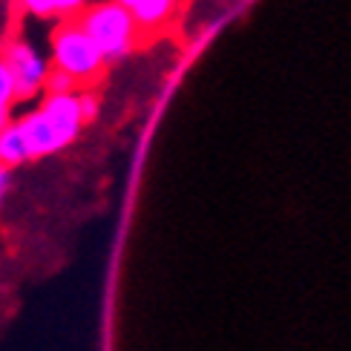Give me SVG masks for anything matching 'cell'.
Returning a JSON list of instances; mask_svg holds the SVG:
<instances>
[{"label": "cell", "instance_id": "cell-3", "mask_svg": "<svg viewBox=\"0 0 351 351\" xmlns=\"http://www.w3.org/2000/svg\"><path fill=\"white\" fill-rule=\"evenodd\" d=\"M3 61L14 78V95L18 98H32L43 90L49 75V64L43 61V55L29 47L23 40H12L3 49Z\"/></svg>", "mask_w": 351, "mask_h": 351}, {"label": "cell", "instance_id": "cell-5", "mask_svg": "<svg viewBox=\"0 0 351 351\" xmlns=\"http://www.w3.org/2000/svg\"><path fill=\"white\" fill-rule=\"evenodd\" d=\"M119 3L133 14V21L138 26H156L162 23L170 9H173V0H119Z\"/></svg>", "mask_w": 351, "mask_h": 351}, {"label": "cell", "instance_id": "cell-2", "mask_svg": "<svg viewBox=\"0 0 351 351\" xmlns=\"http://www.w3.org/2000/svg\"><path fill=\"white\" fill-rule=\"evenodd\" d=\"M52 61L55 69H61L75 84L95 78L101 66H104V58H101L95 43L86 38V32L78 23L58 26V32L52 35Z\"/></svg>", "mask_w": 351, "mask_h": 351}, {"label": "cell", "instance_id": "cell-7", "mask_svg": "<svg viewBox=\"0 0 351 351\" xmlns=\"http://www.w3.org/2000/svg\"><path fill=\"white\" fill-rule=\"evenodd\" d=\"M14 98H18L14 95V78L3 61V55H0V110H9Z\"/></svg>", "mask_w": 351, "mask_h": 351}, {"label": "cell", "instance_id": "cell-6", "mask_svg": "<svg viewBox=\"0 0 351 351\" xmlns=\"http://www.w3.org/2000/svg\"><path fill=\"white\" fill-rule=\"evenodd\" d=\"M21 9L38 18H52V14H72L84 6V0H18Z\"/></svg>", "mask_w": 351, "mask_h": 351}, {"label": "cell", "instance_id": "cell-8", "mask_svg": "<svg viewBox=\"0 0 351 351\" xmlns=\"http://www.w3.org/2000/svg\"><path fill=\"white\" fill-rule=\"evenodd\" d=\"M43 90H47L49 95H58V93H72V90H75V81H72L69 75H64L61 69H49V75H47V84H43Z\"/></svg>", "mask_w": 351, "mask_h": 351}, {"label": "cell", "instance_id": "cell-11", "mask_svg": "<svg viewBox=\"0 0 351 351\" xmlns=\"http://www.w3.org/2000/svg\"><path fill=\"white\" fill-rule=\"evenodd\" d=\"M9 124V110H0V130Z\"/></svg>", "mask_w": 351, "mask_h": 351}, {"label": "cell", "instance_id": "cell-4", "mask_svg": "<svg viewBox=\"0 0 351 351\" xmlns=\"http://www.w3.org/2000/svg\"><path fill=\"white\" fill-rule=\"evenodd\" d=\"M29 147H26V138L21 133L18 121H9L3 130H0V165L3 167H18L23 162H29Z\"/></svg>", "mask_w": 351, "mask_h": 351}, {"label": "cell", "instance_id": "cell-10", "mask_svg": "<svg viewBox=\"0 0 351 351\" xmlns=\"http://www.w3.org/2000/svg\"><path fill=\"white\" fill-rule=\"evenodd\" d=\"M9 187H12V170H9V167H3V165H0V202L6 199Z\"/></svg>", "mask_w": 351, "mask_h": 351}, {"label": "cell", "instance_id": "cell-9", "mask_svg": "<svg viewBox=\"0 0 351 351\" xmlns=\"http://www.w3.org/2000/svg\"><path fill=\"white\" fill-rule=\"evenodd\" d=\"M78 101H81L84 124H86V121H93V119H95V110H98V101H95L93 95H78Z\"/></svg>", "mask_w": 351, "mask_h": 351}, {"label": "cell", "instance_id": "cell-1", "mask_svg": "<svg viewBox=\"0 0 351 351\" xmlns=\"http://www.w3.org/2000/svg\"><path fill=\"white\" fill-rule=\"evenodd\" d=\"M78 26L95 43V49L107 61H119L136 43V21L121 3H98L81 14Z\"/></svg>", "mask_w": 351, "mask_h": 351}]
</instances>
